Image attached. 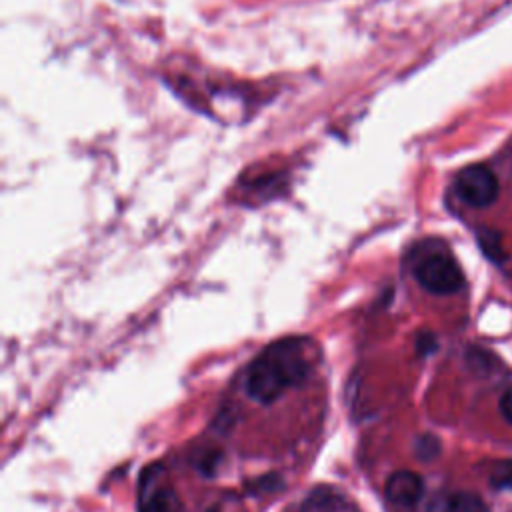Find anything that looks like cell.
<instances>
[{
    "instance_id": "cell-1",
    "label": "cell",
    "mask_w": 512,
    "mask_h": 512,
    "mask_svg": "<svg viewBox=\"0 0 512 512\" xmlns=\"http://www.w3.org/2000/svg\"><path fill=\"white\" fill-rule=\"evenodd\" d=\"M316 356L314 342L302 336L272 342L250 362L244 378L246 394L260 404H272L288 388L308 378Z\"/></svg>"
},
{
    "instance_id": "cell-9",
    "label": "cell",
    "mask_w": 512,
    "mask_h": 512,
    "mask_svg": "<svg viewBox=\"0 0 512 512\" xmlns=\"http://www.w3.org/2000/svg\"><path fill=\"white\" fill-rule=\"evenodd\" d=\"M414 450H416V454H418L420 460H432V458H436L438 452H440V442H438L436 436L426 434V436H420V438L416 440Z\"/></svg>"
},
{
    "instance_id": "cell-2",
    "label": "cell",
    "mask_w": 512,
    "mask_h": 512,
    "mask_svg": "<svg viewBox=\"0 0 512 512\" xmlns=\"http://www.w3.org/2000/svg\"><path fill=\"white\" fill-rule=\"evenodd\" d=\"M414 276L424 290L438 296L454 294L464 284V274L460 266L444 252H432L422 258L414 268Z\"/></svg>"
},
{
    "instance_id": "cell-10",
    "label": "cell",
    "mask_w": 512,
    "mask_h": 512,
    "mask_svg": "<svg viewBox=\"0 0 512 512\" xmlns=\"http://www.w3.org/2000/svg\"><path fill=\"white\" fill-rule=\"evenodd\" d=\"M416 348L420 354H430L436 350V338L434 334L430 332H422L418 338H416Z\"/></svg>"
},
{
    "instance_id": "cell-6",
    "label": "cell",
    "mask_w": 512,
    "mask_h": 512,
    "mask_svg": "<svg viewBox=\"0 0 512 512\" xmlns=\"http://www.w3.org/2000/svg\"><path fill=\"white\" fill-rule=\"evenodd\" d=\"M448 512H488L486 502L474 492H456L448 498Z\"/></svg>"
},
{
    "instance_id": "cell-4",
    "label": "cell",
    "mask_w": 512,
    "mask_h": 512,
    "mask_svg": "<svg viewBox=\"0 0 512 512\" xmlns=\"http://www.w3.org/2000/svg\"><path fill=\"white\" fill-rule=\"evenodd\" d=\"M424 494L422 478L412 470L392 472L384 484V498L396 512H412Z\"/></svg>"
},
{
    "instance_id": "cell-5",
    "label": "cell",
    "mask_w": 512,
    "mask_h": 512,
    "mask_svg": "<svg viewBox=\"0 0 512 512\" xmlns=\"http://www.w3.org/2000/svg\"><path fill=\"white\" fill-rule=\"evenodd\" d=\"M180 498L172 488H158L140 500V512H180Z\"/></svg>"
},
{
    "instance_id": "cell-7",
    "label": "cell",
    "mask_w": 512,
    "mask_h": 512,
    "mask_svg": "<svg viewBox=\"0 0 512 512\" xmlns=\"http://www.w3.org/2000/svg\"><path fill=\"white\" fill-rule=\"evenodd\" d=\"M478 242H480L484 254L488 258H492L494 262H502V258H506L504 248H502V236L496 230H480Z\"/></svg>"
},
{
    "instance_id": "cell-3",
    "label": "cell",
    "mask_w": 512,
    "mask_h": 512,
    "mask_svg": "<svg viewBox=\"0 0 512 512\" xmlns=\"http://www.w3.org/2000/svg\"><path fill=\"white\" fill-rule=\"evenodd\" d=\"M456 194L474 208L490 206L498 196V180L494 172L482 164L466 166L456 176Z\"/></svg>"
},
{
    "instance_id": "cell-8",
    "label": "cell",
    "mask_w": 512,
    "mask_h": 512,
    "mask_svg": "<svg viewBox=\"0 0 512 512\" xmlns=\"http://www.w3.org/2000/svg\"><path fill=\"white\" fill-rule=\"evenodd\" d=\"M490 484L498 490H512V460H502L492 468Z\"/></svg>"
},
{
    "instance_id": "cell-11",
    "label": "cell",
    "mask_w": 512,
    "mask_h": 512,
    "mask_svg": "<svg viewBox=\"0 0 512 512\" xmlns=\"http://www.w3.org/2000/svg\"><path fill=\"white\" fill-rule=\"evenodd\" d=\"M500 412L512 424V386L500 398Z\"/></svg>"
},
{
    "instance_id": "cell-12",
    "label": "cell",
    "mask_w": 512,
    "mask_h": 512,
    "mask_svg": "<svg viewBox=\"0 0 512 512\" xmlns=\"http://www.w3.org/2000/svg\"><path fill=\"white\" fill-rule=\"evenodd\" d=\"M206 512H238V508L236 506H230V504H226L224 500L222 502H216L210 510H206Z\"/></svg>"
}]
</instances>
